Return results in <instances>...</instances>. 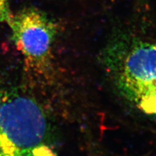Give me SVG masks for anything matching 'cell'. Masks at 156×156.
I'll return each mask as SVG.
<instances>
[{
	"mask_svg": "<svg viewBox=\"0 0 156 156\" xmlns=\"http://www.w3.org/2000/svg\"><path fill=\"white\" fill-rule=\"evenodd\" d=\"M0 156H56L44 112L16 90L0 89Z\"/></svg>",
	"mask_w": 156,
	"mask_h": 156,
	"instance_id": "2",
	"label": "cell"
},
{
	"mask_svg": "<svg viewBox=\"0 0 156 156\" xmlns=\"http://www.w3.org/2000/svg\"><path fill=\"white\" fill-rule=\"evenodd\" d=\"M101 61L127 100L156 116V41L119 35L104 47Z\"/></svg>",
	"mask_w": 156,
	"mask_h": 156,
	"instance_id": "1",
	"label": "cell"
},
{
	"mask_svg": "<svg viewBox=\"0 0 156 156\" xmlns=\"http://www.w3.org/2000/svg\"><path fill=\"white\" fill-rule=\"evenodd\" d=\"M11 11L9 10V0H0V23L7 22Z\"/></svg>",
	"mask_w": 156,
	"mask_h": 156,
	"instance_id": "4",
	"label": "cell"
},
{
	"mask_svg": "<svg viewBox=\"0 0 156 156\" xmlns=\"http://www.w3.org/2000/svg\"><path fill=\"white\" fill-rule=\"evenodd\" d=\"M7 22L12 41L27 66L40 74L46 72L51 65L57 24L44 12L31 7L11 13Z\"/></svg>",
	"mask_w": 156,
	"mask_h": 156,
	"instance_id": "3",
	"label": "cell"
}]
</instances>
